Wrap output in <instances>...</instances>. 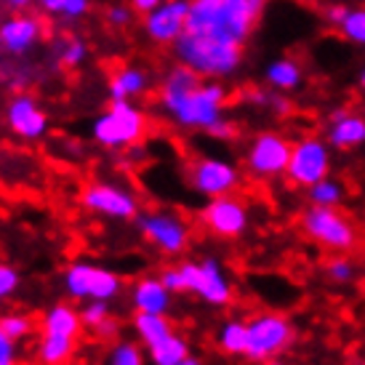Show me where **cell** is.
Here are the masks:
<instances>
[{"instance_id": "cell-11", "label": "cell", "mask_w": 365, "mask_h": 365, "mask_svg": "<svg viewBox=\"0 0 365 365\" xmlns=\"http://www.w3.org/2000/svg\"><path fill=\"white\" fill-rule=\"evenodd\" d=\"M187 14H190V3L187 0H171V3H165L160 9H155L147 16V32H150V38L155 43H160V46L176 43L179 35L184 32Z\"/></svg>"}, {"instance_id": "cell-33", "label": "cell", "mask_w": 365, "mask_h": 365, "mask_svg": "<svg viewBox=\"0 0 365 365\" xmlns=\"http://www.w3.org/2000/svg\"><path fill=\"white\" fill-rule=\"evenodd\" d=\"M107 309H104L102 304H93V307H88V309H86V314H83V323L86 325H91V328H96V325L102 323L104 317H107Z\"/></svg>"}, {"instance_id": "cell-41", "label": "cell", "mask_w": 365, "mask_h": 365, "mask_svg": "<svg viewBox=\"0 0 365 365\" xmlns=\"http://www.w3.org/2000/svg\"><path fill=\"white\" fill-rule=\"evenodd\" d=\"M179 365H203V363H200V360H195V357H184Z\"/></svg>"}, {"instance_id": "cell-18", "label": "cell", "mask_w": 365, "mask_h": 365, "mask_svg": "<svg viewBox=\"0 0 365 365\" xmlns=\"http://www.w3.org/2000/svg\"><path fill=\"white\" fill-rule=\"evenodd\" d=\"M133 302H136L139 312L163 314L171 304V291L165 288L163 280H142L133 291Z\"/></svg>"}, {"instance_id": "cell-20", "label": "cell", "mask_w": 365, "mask_h": 365, "mask_svg": "<svg viewBox=\"0 0 365 365\" xmlns=\"http://www.w3.org/2000/svg\"><path fill=\"white\" fill-rule=\"evenodd\" d=\"M216 344L224 355H243L248 346V320H227L216 334Z\"/></svg>"}, {"instance_id": "cell-8", "label": "cell", "mask_w": 365, "mask_h": 365, "mask_svg": "<svg viewBox=\"0 0 365 365\" xmlns=\"http://www.w3.org/2000/svg\"><path fill=\"white\" fill-rule=\"evenodd\" d=\"M200 222L213 237H222V240H235V237H243L251 216H248V205L243 197L237 195H219L211 197V203L205 205L200 213Z\"/></svg>"}, {"instance_id": "cell-26", "label": "cell", "mask_w": 365, "mask_h": 365, "mask_svg": "<svg viewBox=\"0 0 365 365\" xmlns=\"http://www.w3.org/2000/svg\"><path fill=\"white\" fill-rule=\"evenodd\" d=\"M144 75L139 70H120L110 83V93L115 102H123L128 93H139L144 91Z\"/></svg>"}, {"instance_id": "cell-19", "label": "cell", "mask_w": 365, "mask_h": 365, "mask_svg": "<svg viewBox=\"0 0 365 365\" xmlns=\"http://www.w3.org/2000/svg\"><path fill=\"white\" fill-rule=\"evenodd\" d=\"M83 328V317L72 307L59 304L43 317V334H56V336H72L78 339Z\"/></svg>"}, {"instance_id": "cell-44", "label": "cell", "mask_w": 365, "mask_h": 365, "mask_svg": "<svg viewBox=\"0 0 365 365\" xmlns=\"http://www.w3.org/2000/svg\"><path fill=\"white\" fill-rule=\"evenodd\" d=\"M360 83H363V88H365V72H363V78H360Z\"/></svg>"}, {"instance_id": "cell-45", "label": "cell", "mask_w": 365, "mask_h": 365, "mask_svg": "<svg viewBox=\"0 0 365 365\" xmlns=\"http://www.w3.org/2000/svg\"><path fill=\"white\" fill-rule=\"evenodd\" d=\"M302 3H312V0H302Z\"/></svg>"}, {"instance_id": "cell-14", "label": "cell", "mask_w": 365, "mask_h": 365, "mask_svg": "<svg viewBox=\"0 0 365 365\" xmlns=\"http://www.w3.org/2000/svg\"><path fill=\"white\" fill-rule=\"evenodd\" d=\"M83 203H86V208H91V211L123 216V219L136 213V203H133L131 195L120 192L115 187H107V184H91V187H86Z\"/></svg>"}, {"instance_id": "cell-35", "label": "cell", "mask_w": 365, "mask_h": 365, "mask_svg": "<svg viewBox=\"0 0 365 365\" xmlns=\"http://www.w3.org/2000/svg\"><path fill=\"white\" fill-rule=\"evenodd\" d=\"M86 9H88V0H64V11H61V14H70V16H81V14Z\"/></svg>"}, {"instance_id": "cell-4", "label": "cell", "mask_w": 365, "mask_h": 365, "mask_svg": "<svg viewBox=\"0 0 365 365\" xmlns=\"http://www.w3.org/2000/svg\"><path fill=\"white\" fill-rule=\"evenodd\" d=\"M299 227L304 237H309L314 245L334 254H352L360 245V227L349 213L339 208H323V205H309L299 216Z\"/></svg>"}, {"instance_id": "cell-13", "label": "cell", "mask_w": 365, "mask_h": 365, "mask_svg": "<svg viewBox=\"0 0 365 365\" xmlns=\"http://www.w3.org/2000/svg\"><path fill=\"white\" fill-rule=\"evenodd\" d=\"M67 283H70V291L75 296H96V299L115 296L120 288V280L115 274L96 269V267H86V264L72 267Z\"/></svg>"}, {"instance_id": "cell-39", "label": "cell", "mask_w": 365, "mask_h": 365, "mask_svg": "<svg viewBox=\"0 0 365 365\" xmlns=\"http://www.w3.org/2000/svg\"><path fill=\"white\" fill-rule=\"evenodd\" d=\"M110 21H112V24H125V21H128V11H125V9H112L110 11Z\"/></svg>"}, {"instance_id": "cell-7", "label": "cell", "mask_w": 365, "mask_h": 365, "mask_svg": "<svg viewBox=\"0 0 365 365\" xmlns=\"http://www.w3.org/2000/svg\"><path fill=\"white\" fill-rule=\"evenodd\" d=\"M150 131V120L144 118V112L133 110L125 102H115L112 110L99 118L96 123V139L107 147H120V144H136L142 142Z\"/></svg>"}, {"instance_id": "cell-23", "label": "cell", "mask_w": 365, "mask_h": 365, "mask_svg": "<svg viewBox=\"0 0 365 365\" xmlns=\"http://www.w3.org/2000/svg\"><path fill=\"white\" fill-rule=\"evenodd\" d=\"M136 331L147 344H155L165 336L173 334V325L165 314H153V312H139L136 314Z\"/></svg>"}, {"instance_id": "cell-15", "label": "cell", "mask_w": 365, "mask_h": 365, "mask_svg": "<svg viewBox=\"0 0 365 365\" xmlns=\"http://www.w3.org/2000/svg\"><path fill=\"white\" fill-rule=\"evenodd\" d=\"M328 142L336 150H352V147L365 144V120L360 115H349V112L334 115V123L328 128Z\"/></svg>"}, {"instance_id": "cell-27", "label": "cell", "mask_w": 365, "mask_h": 365, "mask_svg": "<svg viewBox=\"0 0 365 365\" xmlns=\"http://www.w3.org/2000/svg\"><path fill=\"white\" fill-rule=\"evenodd\" d=\"M325 274L328 280L336 285H349L357 277V264L349 254H336L325 264Z\"/></svg>"}, {"instance_id": "cell-38", "label": "cell", "mask_w": 365, "mask_h": 365, "mask_svg": "<svg viewBox=\"0 0 365 365\" xmlns=\"http://www.w3.org/2000/svg\"><path fill=\"white\" fill-rule=\"evenodd\" d=\"M158 3L160 0H133V9L139 11V14H153L158 9Z\"/></svg>"}, {"instance_id": "cell-28", "label": "cell", "mask_w": 365, "mask_h": 365, "mask_svg": "<svg viewBox=\"0 0 365 365\" xmlns=\"http://www.w3.org/2000/svg\"><path fill=\"white\" fill-rule=\"evenodd\" d=\"M339 27L349 41L365 46V11H346V16L341 19Z\"/></svg>"}, {"instance_id": "cell-32", "label": "cell", "mask_w": 365, "mask_h": 365, "mask_svg": "<svg viewBox=\"0 0 365 365\" xmlns=\"http://www.w3.org/2000/svg\"><path fill=\"white\" fill-rule=\"evenodd\" d=\"M16 280H19V277H16V272H14L11 267H0V299L16 288Z\"/></svg>"}, {"instance_id": "cell-43", "label": "cell", "mask_w": 365, "mask_h": 365, "mask_svg": "<svg viewBox=\"0 0 365 365\" xmlns=\"http://www.w3.org/2000/svg\"><path fill=\"white\" fill-rule=\"evenodd\" d=\"M27 3H30V0H11L14 9H21V6H27Z\"/></svg>"}, {"instance_id": "cell-25", "label": "cell", "mask_w": 365, "mask_h": 365, "mask_svg": "<svg viewBox=\"0 0 365 365\" xmlns=\"http://www.w3.org/2000/svg\"><path fill=\"white\" fill-rule=\"evenodd\" d=\"M267 81L272 83L274 88H296L302 83V67L294 59H277L269 64L267 70Z\"/></svg>"}, {"instance_id": "cell-12", "label": "cell", "mask_w": 365, "mask_h": 365, "mask_svg": "<svg viewBox=\"0 0 365 365\" xmlns=\"http://www.w3.org/2000/svg\"><path fill=\"white\" fill-rule=\"evenodd\" d=\"M144 235L163 254H182L190 243V227L176 216H150L144 219Z\"/></svg>"}, {"instance_id": "cell-22", "label": "cell", "mask_w": 365, "mask_h": 365, "mask_svg": "<svg viewBox=\"0 0 365 365\" xmlns=\"http://www.w3.org/2000/svg\"><path fill=\"white\" fill-rule=\"evenodd\" d=\"M150 355L158 365H179L184 357H190V346L184 341L182 336H165L160 341L150 344Z\"/></svg>"}, {"instance_id": "cell-2", "label": "cell", "mask_w": 365, "mask_h": 365, "mask_svg": "<svg viewBox=\"0 0 365 365\" xmlns=\"http://www.w3.org/2000/svg\"><path fill=\"white\" fill-rule=\"evenodd\" d=\"M160 102L182 125H195L208 131L213 123L222 120L224 88L203 86L200 72H195L187 64H179L163 83Z\"/></svg>"}, {"instance_id": "cell-1", "label": "cell", "mask_w": 365, "mask_h": 365, "mask_svg": "<svg viewBox=\"0 0 365 365\" xmlns=\"http://www.w3.org/2000/svg\"><path fill=\"white\" fill-rule=\"evenodd\" d=\"M264 6L267 0H190L176 56L200 75L222 78L235 72Z\"/></svg>"}, {"instance_id": "cell-46", "label": "cell", "mask_w": 365, "mask_h": 365, "mask_svg": "<svg viewBox=\"0 0 365 365\" xmlns=\"http://www.w3.org/2000/svg\"><path fill=\"white\" fill-rule=\"evenodd\" d=\"M360 365H365V363H360Z\"/></svg>"}, {"instance_id": "cell-36", "label": "cell", "mask_w": 365, "mask_h": 365, "mask_svg": "<svg viewBox=\"0 0 365 365\" xmlns=\"http://www.w3.org/2000/svg\"><path fill=\"white\" fill-rule=\"evenodd\" d=\"M96 334L102 336V339H110L112 334H118V323H115V320H110V317H104L102 323L96 325Z\"/></svg>"}, {"instance_id": "cell-10", "label": "cell", "mask_w": 365, "mask_h": 365, "mask_svg": "<svg viewBox=\"0 0 365 365\" xmlns=\"http://www.w3.org/2000/svg\"><path fill=\"white\" fill-rule=\"evenodd\" d=\"M187 179L192 184V190L208 197L219 195H232L240 184V173L232 163L216 160V158H197L187 165Z\"/></svg>"}, {"instance_id": "cell-6", "label": "cell", "mask_w": 365, "mask_h": 365, "mask_svg": "<svg viewBox=\"0 0 365 365\" xmlns=\"http://www.w3.org/2000/svg\"><path fill=\"white\" fill-rule=\"evenodd\" d=\"M288 182L294 187H314L317 182H323L325 176H331V153L328 144L317 136H304L294 142L291 147V160H288Z\"/></svg>"}, {"instance_id": "cell-30", "label": "cell", "mask_w": 365, "mask_h": 365, "mask_svg": "<svg viewBox=\"0 0 365 365\" xmlns=\"http://www.w3.org/2000/svg\"><path fill=\"white\" fill-rule=\"evenodd\" d=\"M112 365H142V352L133 344H123L112 357Z\"/></svg>"}, {"instance_id": "cell-17", "label": "cell", "mask_w": 365, "mask_h": 365, "mask_svg": "<svg viewBox=\"0 0 365 365\" xmlns=\"http://www.w3.org/2000/svg\"><path fill=\"white\" fill-rule=\"evenodd\" d=\"M41 35V21L30 19V16H19V19H11L0 27V41L9 51L19 53L24 48H30L35 38Z\"/></svg>"}, {"instance_id": "cell-31", "label": "cell", "mask_w": 365, "mask_h": 365, "mask_svg": "<svg viewBox=\"0 0 365 365\" xmlns=\"http://www.w3.org/2000/svg\"><path fill=\"white\" fill-rule=\"evenodd\" d=\"M11 339L3 328H0V365H16V360H14V346H11Z\"/></svg>"}, {"instance_id": "cell-42", "label": "cell", "mask_w": 365, "mask_h": 365, "mask_svg": "<svg viewBox=\"0 0 365 365\" xmlns=\"http://www.w3.org/2000/svg\"><path fill=\"white\" fill-rule=\"evenodd\" d=\"M267 365H291L288 360H283V357H274V360H269Z\"/></svg>"}, {"instance_id": "cell-24", "label": "cell", "mask_w": 365, "mask_h": 365, "mask_svg": "<svg viewBox=\"0 0 365 365\" xmlns=\"http://www.w3.org/2000/svg\"><path fill=\"white\" fill-rule=\"evenodd\" d=\"M309 203L323 205V208H339L344 203V184L325 176L323 182H317L314 187H309Z\"/></svg>"}, {"instance_id": "cell-16", "label": "cell", "mask_w": 365, "mask_h": 365, "mask_svg": "<svg viewBox=\"0 0 365 365\" xmlns=\"http://www.w3.org/2000/svg\"><path fill=\"white\" fill-rule=\"evenodd\" d=\"M9 120L14 125V131L21 133V136H41L46 131V115H43L35 102H32L30 96H19V99H14L9 110Z\"/></svg>"}, {"instance_id": "cell-40", "label": "cell", "mask_w": 365, "mask_h": 365, "mask_svg": "<svg viewBox=\"0 0 365 365\" xmlns=\"http://www.w3.org/2000/svg\"><path fill=\"white\" fill-rule=\"evenodd\" d=\"M43 9L48 11H64V0H41Z\"/></svg>"}, {"instance_id": "cell-9", "label": "cell", "mask_w": 365, "mask_h": 365, "mask_svg": "<svg viewBox=\"0 0 365 365\" xmlns=\"http://www.w3.org/2000/svg\"><path fill=\"white\" fill-rule=\"evenodd\" d=\"M291 147L285 136L272 131L259 133L245 155V168L256 179H274L288 171V160H291Z\"/></svg>"}, {"instance_id": "cell-29", "label": "cell", "mask_w": 365, "mask_h": 365, "mask_svg": "<svg viewBox=\"0 0 365 365\" xmlns=\"http://www.w3.org/2000/svg\"><path fill=\"white\" fill-rule=\"evenodd\" d=\"M0 328H3L11 339H19V336H27L32 331V320L30 317H3V320H0Z\"/></svg>"}, {"instance_id": "cell-34", "label": "cell", "mask_w": 365, "mask_h": 365, "mask_svg": "<svg viewBox=\"0 0 365 365\" xmlns=\"http://www.w3.org/2000/svg\"><path fill=\"white\" fill-rule=\"evenodd\" d=\"M83 59V43L72 41L67 46V53H64V64H78Z\"/></svg>"}, {"instance_id": "cell-5", "label": "cell", "mask_w": 365, "mask_h": 365, "mask_svg": "<svg viewBox=\"0 0 365 365\" xmlns=\"http://www.w3.org/2000/svg\"><path fill=\"white\" fill-rule=\"evenodd\" d=\"M296 341L294 323L280 312H259L248 320V346L245 357L251 363H269L283 357Z\"/></svg>"}, {"instance_id": "cell-37", "label": "cell", "mask_w": 365, "mask_h": 365, "mask_svg": "<svg viewBox=\"0 0 365 365\" xmlns=\"http://www.w3.org/2000/svg\"><path fill=\"white\" fill-rule=\"evenodd\" d=\"M325 16H328L331 24H341V19L346 16V9H341V6H331V9L325 11Z\"/></svg>"}, {"instance_id": "cell-21", "label": "cell", "mask_w": 365, "mask_h": 365, "mask_svg": "<svg viewBox=\"0 0 365 365\" xmlns=\"http://www.w3.org/2000/svg\"><path fill=\"white\" fill-rule=\"evenodd\" d=\"M41 363L43 365H64L70 363L75 355V339L72 336H56V334H43L41 341Z\"/></svg>"}, {"instance_id": "cell-3", "label": "cell", "mask_w": 365, "mask_h": 365, "mask_svg": "<svg viewBox=\"0 0 365 365\" xmlns=\"http://www.w3.org/2000/svg\"><path fill=\"white\" fill-rule=\"evenodd\" d=\"M163 283L173 294L192 291L203 302L213 307H227L232 302V283L227 280L222 264L216 259L205 262H187L182 267H171L163 272Z\"/></svg>"}]
</instances>
